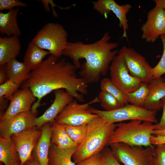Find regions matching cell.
Returning a JSON list of instances; mask_svg holds the SVG:
<instances>
[{"instance_id":"3","label":"cell","mask_w":165,"mask_h":165,"mask_svg":"<svg viewBox=\"0 0 165 165\" xmlns=\"http://www.w3.org/2000/svg\"><path fill=\"white\" fill-rule=\"evenodd\" d=\"M87 125L85 137L72 157L76 164L101 152L116 128V124L109 123L99 116Z\"/></svg>"},{"instance_id":"7","label":"cell","mask_w":165,"mask_h":165,"mask_svg":"<svg viewBox=\"0 0 165 165\" xmlns=\"http://www.w3.org/2000/svg\"><path fill=\"white\" fill-rule=\"evenodd\" d=\"M110 145L114 155L124 165H152L155 145L145 148L122 143Z\"/></svg>"},{"instance_id":"17","label":"cell","mask_w":165,"mask_h":165,"mask_svg":"<svg viewBox=\"0 0 165 165\" xmlns=\"http://www.w3.org/2000/svg\"><path fill=\"white\" fill-rule=\"evenodd\" d=\"M149 91L143 107L157 112L161 107V101L165 97V82L162 77L152 78L148 83Z\"/></svg>"},{"instance_id":"32","label":"cell","mask_w":165,"mask_h":165,"mask_svg":"<svg viewBox=\"0 0 165 165\" xmlns=\"http://www.w3.org/2000/svg\"><path fill=\"white\" fill-rule=\"evenodd\" d=\"M152 165H165V144L155 146Z\"/></svg>"},{"instance_id":"42","label":"cell","mask_w":165,"mask_h":165,"mask_svg":"<svg viewBox=\"0 0 165 165\" xmlns=\"http://www.w3.org/2000/svg\"><path fill=\"white\" fill-rule=\"evenodd\" d=\"M152 135H165V129L163 130H155Z\"/></svg>"},{"instance_id":"29","label":"cell","mask_w":165,"mask_h":165,"mask_svg":"<svg viewBox=\"0 0 165 165\" xmlns=\"http://www.w3.org/2000/svg\"><path fill=\"white\" fill-rule=\"evenodd\" d=\"M97 97L101 107L105 111H112L122 107L116 97L107 92L101 90Z\"/></svg>"},{"instance_id":"38","label":"cell","mask_w":165,"mask_h":165,"mask_svg":"<svg viewBox=\"0 0 165 165\" xmlns=\"http://www.w3.org/2000/svg\"><path fill=\"white\" fill-rule=\"evenodd\" d=\"M8 80L6 64L0 67V85L5 82Z\"/></svg>"},{"instance_id":"39","label":"cell","mask_w":165,"mask_h":165,"mask_svg":"<svg viewBox=\"0 0 165 165\" xmlns=\"http://www.w3.org/2000/svg\"><path fill=\"white\" fill-rule=\"evenodd\" d=\"M8 101L5 99L0 98V117L3 114L8 107Z\"/></svg>"},{"instance_id":"33","label":"cell","mask_w":165,"mask_h":165,"mask_svg":"<svg viewBox=\"0 0 165 165\" xmlns=\"http://www.w3.org/2000/svg\"><path fill=\"white\" fill-rule=\"evenodd\" d=\"M105 162L104 154L103 152H100L76 163V165H105Z\"/></svg>"},{"instance_id":"11","label":"cell","mask_w":165,"mask_h":165,"mask_svg":"<svg viewBox=\"0 0 165 165\" xmlns=\"http://www.w3.org/2000/svg\"><path fill=\"white\" fill-rule=\"evenodd\" d=\"M141 38L147 42L154 43L165 35V9L156 5L148 12L147 19L141 28Z\"/></svg>"},{"instance_id":"13","label":"cell","mask_w":165,"mask_h":165,"mask_svg":"<svg viewBox=\"0 0 165 165\" xmlns=\"http://www.w3.org/2000/svg\"><path fill=\"white\" fill-rule=\"evenodd\" d=\"M42 134L40 129L35 126L14 134L11 138L15 143L20 165L32 157V152Z\"/></svg>"},{"instance_id":"2","label":"cell","mask_w":165,"mask_h":165,"mask_svg":"<svg viewBox=\"0 0 165 165\" xmlns=\"http://www.w3.org/2000/svg\"><path fill=\"white\" fill-rule=\"evenodd\" d=\"M111 38L107 31L92 43L68 42L63 55L69 57L73 64L80 68L79 76L88 84L97 83L102 76L106 75L112 62L119 52V50L114 49L119 43L110 42Z\"/></svg>"},{"instance_id":"10","label":"cell","mask_w":165,"mask_h":165,"mask_svg":"<svg viewBox=\"0 0 165 165\" xmlns=\"http://www.w3.org/2000/svg\"><path fill=\"white\" fill-rule=\"evenodd\" d=\"M118 53L123 57L131 75L147 83L152 79V68L145 58L134 49L124 45Z\"/></svg>"},{"instance_id":"4","label":"cell","mask_w":165,"mask_h":165,"mask_svg":"<svg viewBox=\"0 0 165 165\" xmlns=\"http://www.w3.org/2000/svg\"><path fill=\"white\" fill-rule=\"evenodd\" d=\"M153 123L135 120L116 124L108 145L122 143L133 146H151L150 138L157 126Z\"/></svg>"},{"instance_id":"37","label":"cell","mask_w":165,"mask_h":165,"mask_svg":"<svg viewBox=\"0 0 165 165\" xmlns=\"http://www.w3.org/2000/svg\"><path fill=\"white\" fill-rule=\"evenodd\" d=\"M150 140L151 145L155 146L165 144V135H152Z\"/></svg>"},{"instance_id":"24","label":"cell","mask_w":165,"mask_h":165,"mask_svg":"<svg viewBox=\"0 0 165 165\" xmlns=\"http://www.w3.org/2000/svg\"><path fill=\"white\" fill-rule=\"evenodd\" d=\"M52 127L51 143L63 149L71 148L78 146L67 134L64 124L54 121Z\"/></svg>"},{"instance_id":"1","label":"cell","mask_w":165,"mask_h":165,"mask_svg":"<svg viewBox=\"0 0 165 165\" xmlns=\"http://www.w3.org/2000/svg\"><path fill=\"white\" fill-rule=\"evenodd\" d=\"M78 69L65 58L50 55L31 70L22 87H28L37 98L32 109L37 110L43 97L58 89L64 90L77 101L83 102L88 84L77 75Z\"/></svg>"},{"instance_id":"15","label":"cell","mask_w":165,"mask_h":165,"mask_svg":"<svg viewBox=\"0 0 165 165\" xmlns=\"http://www.w3.org/2000/svg\"><path fill=\"white\" fill-rule=\"evenodd\" d=\"M36 98L28 87H22L13 94L8 107L0 117V120L10 119L16 115L31 110Z\"/></svg>"},{"instance_id":"6","label":"cell","mask_w":165,"mask_h":165,"mask_svg":"<svg viewBox=\"0 0 165 165\" xmlns=\"http://www.w3.org/2000/svg\"><path fill=\"white\" fill-rule=\"evenodd\" d=\"M89 110L91 113L98 115L110 123L135 120L149 121L155 123L158 122L156 112L131 104H127L112 111L101 110L90 106Z\"/></svg>"},{"instance_id":"40","label":"cell","mask_w":165,"mask_h":165,"mask_svg":"<svg viewBox=\"0 0 165 165\" xmlns=\"http://www.w3.org/2000/svg\"><path fill=\"white\" fill-rule=\"evenodd\" d=\"M23 165H39L38 161L32 156Z\"/></svg>"},{"instance_id":"16","label":"cell","mask_w":165,"mask_h":165,"mask_svg":"<svg viewBox=\"0 0 165 165\" xmlns=\"http://www.w3.org/2000/svg\"><path fill=\"white\" fill-rule=\"evenodd\" d=\"M53 92L54 99L53 103L41 116L36 119V126L39 129L46 123L49 122L52 124L57 116L74 98L63 89H58Z\"/></svg>"},{"instance_id":"5","label":"cell","mask_w":165,"mask_h":165,"mask_svg":"<svg viewBox=\"0 0 165 165\" xmlns=\"http://www.w3.org/2000/svg\"><path fill=\"white\" fill-rule=\"evenodd\" d=\"M68 33L62 24L50 22L40 29L31 42L50 55L61 58L68 42Z\"/></svg>"},{"instance_id":"25","label":"cell","mask_w":165,"mask_h":165,"mask_svg":"<svg viewBox=\"0 0 165 165\" xmlns=\"http://www.w3.org/2000/svg\"><path fill=\"white\" fill-rule=\"evenodd\" d=\"M50 54L49 52L40 48L31 42L28 45L23 62L32 70L37 67L45 57Z\"/></svg>"},{"instance_id":"26","label":"cell","mask_w":165,"mask_h":165,"mask_svg":"<svg viewBox=\"0 0 165 165\" xmlns=\"http://www.w3.org/2000/svg\"><path fill=\"white\" fill-rule=\"evenodd\" d=\"M101 90L107 92L116 97L122 106L127 104L126 95L112 81L110 78H104L100 82Z\"/></svg>"},{"instance_id":"27","label":"cell","mask_w":165,"mask_h":165,"mask_svg":"<svg viewBox=\"0 0 165 165\" xmlns=\"http://www.w3.org/2000/svg\"><path fill=\"white\" fill-rule=\"evenodd\" d=\"M148 91V83L142 82L137 90L126 94L127 101L131 104L143 107Z\"/></svg>"},{"instance_id":"23","label":"cell","mask_w":165,"mask_h":165,"mask_svg":"<svg viewBox=\"0 0 165 165\" xmlns=\"http://www.w3.org/2000/svg\"><path fill=\"white\" fill-rule=\"evenodd\" d=\"M20 161L14 143L10 138L0 137V161L4 165H14Z\"/></svg>"},{"instance_id":"36","label":"cell","mask_w":165,"mask_h":165,"mask_svg":"<svg viewBox=\"0 0 165 165\" xmlns=\"http://www.w3.org/2000/svg\"><path fill=\"white\" fill-rule=\"evenodd\" d=\"M161 105L163 109L162 114L160 122L156 123L157 126L155 130L165 129V97L161 100Z\"/></svg>"},{"instance_id":"34","label":"cell","mask_w":165,"mask_h":165,"mask_svg":"<svg viewBox=\"0 0 165 165\" xmlns=\"http://www.w3.org/2000/svg\"><path fill=\"white\" fill-rule=\"evenodd\" d=\"M28 5L25 3L18 0H0V10H9L17 7H26Z\"/></svg>"},{"instance_id":"19","label":"cell","mask_w":165,"mask_h":165,"mask_svg":"<svg viewBox=\"0 0 165 165\" xmlns=\"http://www.w3.org/2000/svg\"><path fill=\"white\" fill-rule=\"evenodd\" d=\"M21 46L19 37H0V66L16 59L20 54Z\"/></svg>"},{"instance_id":"21","label":"cell","mask_w":165,"mask_h":165,"mask_svg":"<svg viewBox=\"0 0 165 165\" xmlns=\"http://www.w3.org/2000/svg\"><path fill=\"white\" fill-rule=\"evenodd\" d=\"M6 66L8 79L20 85L28 79L31 71L23 62L16 59L11 60Z\"/></svg>"},{"instance_id":"28","label":"cell","mask_w":165,"mask_h":165,"mask_svg":"<svg viewBox=\"0 0 165 165\" xmlns=\"http://www.w3.org/2000/svg\"><path fill=\"white\" fill-rule=\"evenodd\" d=\"M64 125L70 138L78 146L82 142L85 137L87 129V124L77 126L66 124Z\"/></svg>"},{"instance_id":"9","label":"cell","mask_w":165,"mask_h":165,"mask_svg":"<svg viewBox=\"0 0 165 165\" xmlns=\"http://www.w3.org/2000/svg\"><path fill=\"white\" fill-rule=\"evenodd\" d=\"M109 69L112 81L126 94L137 90L142 83L130 74L123 57L119 53L112 62Z\"/></svg>"},{"instance_id":"8","label":"cell","mask_w":165,"mask_h":165,"mask_svg":"<svg viewBox=\"0 0 165 165\" xmlns=\"http://www.w3.org/2000/svg\"><path fill=\"white\" fill-rule=\"evenodd\" d=\"M75 99L68 104L57 116L55 122L72 126L87 124L93 119L99 116L89 110L90 105L100 102L97 97L88 102L79 104Z\"/></svg>"},{"instance_id":"44","label":"cell","mask_w":165,"mask_h":165,"mask_svg":"<svg viewBox=\"0 0 165 165\" xmlns=\"http://www.w3.org/2000/svg\"><path fill=\"white\" fill-rule=\"evenodd\" d=\"M163 80L165 82V77L163 78Z\"/></svg>"},{"instance_id":"18","label":"cell","mask_w":165,"mask_h":165,"mask_svg":"<svg viewBox=\"0 0 165 165\" xmlns=\"http://www.w3.org/2000/svg\"><path fill=\"white\" fill-rule=\"evenodd\" d=\"M52 124L48 122L41 127V137L32 152V156L38 161L39 165H48V156L51 145Z\"/></svg>"},{"instance_id":"31","label":"cell","mask_w":165,"mask_h":165,"mask_svg":"<svg viewBox=\"0 0 165 165\" xmlns=\"http://www.w3.org/2000/svg\"><path fill=\"white\" fill-rule=\"evenodd\" d=\"M160 37L163 45V53L159 62L152 68V78H160L165 74V35H161Z\"/></svg>"},{"instance_id":"30","label":"cell","mask_w":165,"mask_h":165,"mask_svg":"<svg viewBox=\"0 0 165 165\" xmlns=\"http://www.w3.org/2000/svg\"><path fill=\"white\" fill-rule=\"evenodd\" d=\"M20 86V85L8 79L5 82L0 85V98L10 100Z\"/></svg>"},{"instance_id":"35","label":"cell","mask_w":165,"mask_h":165,"mask_svg":"<svg viewBox=\"0 0 165 165\" xmlns=\"http://www.w3.org/2000/svg\"><path fill=\"white\" fill-rule=\"evenodd\" d=\"M105 156V165H121L113 154L111 150L106 149L103 152Z\"/></svg>"},{"instance_id":"14","label":"cell","mask_w":165,"mask_h":165,"mask_svg":"<svg viewBox=\"0 0 165 165\" xmlns=\"http://www.w3.org/2000/svg\"><path fill=\"white\" fill-rule=\"evenodd\" d=\"M93 2L94 9L106 18L111 12L115 14L119 20V27L123 30L121 38H125L128 41L127 31L129 24L127 15L132 6L130 4L119 5L114 0H98Z\"/></svg>"},{"instance_id":"12","label":"cell","mask_w":165,"mask_h":165,"mask_svg":"<svg viewBox=\"0 0 165 165\" xmlns=\"http://www.w3.org/2000/svg\"><path fill=\"white\" fill-rule=\"evenodd\" d=\"M37 110L19 113L7 119L0 120V137L10 138L13 134L36 126Z\"/></svg>"},{"instance_id":"22","label":"cell","mask_w":165,"mask_h":165,"mask_svg":"<svg viewBox=\"0 0 165 165\" xmlns=\"http://www.w3.org/2000/svg\"><path fill=\"white\" fill-rule=\"evenodd\" d=\"M77 146L63 149L51 143L49 153L48 165H76L72 158Z\"/></svg>"},{"instance_id":"43","label":"cell","mask_w":165,"mask_h":165,"mask_svg":"<svg viewBox=\"0 0 165 165\" xmlns=\"http://www.w3.org/2000/svg\"><path fill=\"white\" fill-rule=\"evenodd\" d=\"M14 165H20V163H19V162L15 163Z\"/></svg>"},{"instance_id":"41","label":"cell","mask_w":165,"mask_h":165,"mask_svg":"<svg viewBox=\"0 0 165 165\" xmlns=\"http://www.w3.org/2000/svg\"><path fill=\"white\" fill-rule=\"evenodd\" d=\"M156 5L162 7L165 9V0H154Z\"/></svg>"},{"instance_id":"20","label":"cell","mask_w":165,"mask_h":165,"mask_svg":"<svg viewBox=\"0 0 165 165\" xmlns=\"http://www.w3.org/2000/svg\"><path fill=\"white\" fill-rule=\"evenodd\" d=\"M19 12L18 8L6 13L0 12V33L6 36L19 37L21 32L18 25L17 17Z\"/></svg>"}]
</instances>
